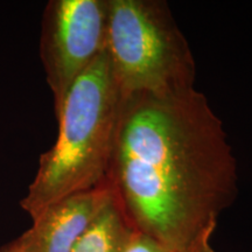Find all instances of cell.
<instances>
[{"mask_svg": "<svg viewBox=\"0 0 252 252\" xmlns=\"http://www.w3.org/2000/svg\"><path fill=\"white\" fill-rule=\"evenodd\" d=\"M106 182L128 228L179 252H215L238 194L223 124L195 88L123 99Z\"/></svg>", "mask_w": 252, "mask_h": 252, "instance_id": "6da1fadb", "label": "cell"}, {"mask_svg": "<svg viewBox=\"0 0 252 252\" xmlns=\"http://www.w3.org/2000/svg\"><path fill=\"white\" fill-rule=\"evenodd\" d=\"M123 99L104 50L74 82L56 113L58 138L40 157L35 178L20 201L32 220L50 204L106 181Z\"/></svg>", "mask_w": 252, "mask_h": 252, "instance_id": "7a4b0ae2", "label": "cell"}, {"mask_svg": "<svg viewBox=\"0 0 252 252\" xmlns=\"http://www.w3.org/2000/svg\"><path fill=\"white\" fill-rule=\"evenodd\" d=\"M105 52L123 97L194 88V56L165 1L108 0Z\"/></svg>", "mask_w": 252, "mask_h": 252, "instance_id": "3957f363", "label": "cell"}, {"mask_svg": "<svg viewBox=\"0 0 252 252\" xmlns=\"http://www.w3.org/2000/svg\"><path fill=\"white\" fill-rule=\"evenodd\" d=\"M108 0H50L42 17L40 56L55 115L74 82L105 50Z\"/></svg>", "mask_w": 252, "mask_h": 252, "instance_id": "277c9868", "label": "cell"}, {"mask_svg": "<svg viewBox=\"0 0 252 252\" xmlns=\"http://www.w3.org/2000/svg\"><path fill=\"white\" fill-rule=\"evenodd\" d=\"M112 200L108 182L47 207L21 237L32 252H72Z\"/></svg>", "mask_w": 252, "mask_h": 252, "instance_id": "5b68a950", "label": "cell"}, {"mask_svg": "<svg viewBox=\"0 0 252 252\" xmlns=\"http://www.w3.org/2000/svg\"><path fill=\"white\" fill-rule=\"evenodd\" d=\"M130 230L112 196L72 252H122Z\"/></svg>", "mask_w": 252, "mask_h": 252, "instance_id": "8992f818", "label": "cell"}, {"mask_svg": "<svg viewBox=\"0 0 252 252\" xmlns=\"http://www.w3.org/2000/svg\"><path fill=\"white\" fill-rule=\"evenodd\" d=\"M122 252H179L158 243L140 232L130 230Z\"/></svg>", "mask_w": 252, "mask_h": 252, "instance_id": "52a82bcc", "label": "cell"}, {"mask_svg": "<svg viewBox=\"0 0 252 252\" xmlns=\"http://www.w3.org/2000/svg\"><path fill=\"white\" fill-rule=\"evenodd\" d=\"M0 252H32L31 249L27 247V244L25 243L23 237L15 238L14 241H12L11 243L6 244L0 249Z\"/></svg>", "mask_w": 252, "mask_h": 252, "instance_id": "ba28073f", "label": "cell"}]
</instances>
